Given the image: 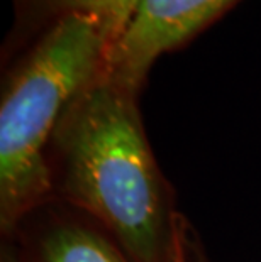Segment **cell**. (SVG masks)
I'll return each instance as SVG.
<instances>
[{"mask_svg": "<svg viewBox=\"0 0 261 262\" xmlns=\"http://www.w3.org/2000/svg\"><path fill=\"white\" fill-rule=\"evenodd\" d=\"M0 262H21V259H19V255L14 252L12 247H4Z\"/></svg>", "mask_w": 261, "mask_h": 262, "instance_id": "7", "label": "cell"}, {"mask_svg": "<svg viewBox=\"0 0 261 262\" xmlns=\"http://www.w3.org/2000/svg\"><path fill=\"white\" fill-rule=\"evenodd\" d=\"M234 0H139L126 32L109 53L105 76L132 93L161 54L178 48Z\"/></svg>", "mask_w": 261, "mask_h": 262, "instance_id": "3", "label": "cell"}, {"mask_svg": "<svg viewBox=\"0 0 261 262\" xmlns=\"http://www.w3.org/2000/svg\"><path fill=\"white\" fill-rule=\"evenodd\" d=\"M202 262H205V259H202Z\"/></svg>", "mask_w": 261, "mask_h": 262, "instance_id": "8", "label": "cell"}, {"mask_svg": "<svg viewBox=\"0 0 261 262\" xmlns=\"http://www.w3.org/2000/svg\"><path fill=\"white\" fill-rule=\"evenodd\" d=\"M59 15L83 14L95 17L110 39V51L126 32L139 0H44Z\"/></svg>", "mask_w": 261, "mask_h": 262, "instance_id": "5", "label": "cell"}, {"mask_svg": "<svg viewBox=\"0 0 261 262\" xmlns=\"http://www.w3.org/2000/svg\"><path fill=\"white\" fill-rule=\"evenodd\" d=\"M204 255L197 247L190 227L178 213L175 225V262H202Z\"/></svg>", "mask_w": 261, "mask_h": 262, "instance_id": "6", "label": "cell"}, {"mask_svg": "<svg viewBox=\"0 0 261 262\" xmlns=\"http://www.w3.org/2000/svg\"><path fill=\"white\" fill-rule=\"evenodd\" d=\"M110 39L95 17L59 15L10 76L0 105V227L5 235L54 193L49 147L61 117L105 71Z\"/></svg>", "mask_w": 261, "mask_h": 262, "instance_id": "2", "label": "cell"}, {"mask_svg": "<svg viewBox=\"0 0 261 262\" xmlns=\"http://www.w3.org/2000/svg\"><path fill=\"white\" fill-rule=\"evenodd\" d=\"M136 98L104 71L71 102L49 147L53 189L132 262H175L178 211Z\"/></svg>", "mask_w": 261, "mask_h": 262, "instance_id": "1", "label": "cell"}, {"mask_svg": "<svg viewBox=\"0 0 261 262\" xmlns=\"http://www.w3.org/2000/svg\"><path fill=\"white\" fill-rule=\"evenodd\" d=\"M34 262H132L97 227L61 220L43 228Z\"/></svg>", "mask_w": 261, "mask_h": 262, "instance_id": "4", "label": "cell"}]
</instances>
